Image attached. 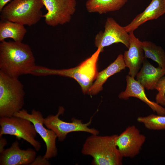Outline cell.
Returning a JSON list of instances; mask_svg holds the SVG:
<instances>
[{
    "mask_svg": "<svg viewBox=\"0 0 165 165\" xmlns=\"http://www.w3.org/2000/svg\"><path fill=\"white\" fill-rule=\"evenodd\" d=\"M27 33L24 25L9 21L1 20L0 22V42L7 38L14 41L22 42Z\"/></svg>",
    "mask_w": 165,
    "mask_h": 165,
    "instance_id": "obj_19",
    "label": "cell"
},
{
    "mask_svg": "<svg viewBox=\"0 0 165 165\" xmlns=\"http://www.w3.org/2000/svg\"><path fill=\"white\" fill-rule=\"evenodd\" d=\"M12 0H0V12L3 8Z\"/></svg>",
    "mask_w": 165,
    "mask_h": 165,
    "instance_id": "obj_25",
    "label": "cell"
},
{
    "mask_svg": "<svg viewBox=\"0 0 165 165\" xmlns=\"http://www.w3.org/2000/svg\"><path fill=\"white\" fill-rule=\"evenodd\" d=\"M31 165H50V163L48 160L44 159L43 156H39L36 157Z\"/></svg>",
    "mask_w": 165,
    "mask_h": 165,
    "instance_id": "obj_23",
    "label": "cell"
},
{
    "mask_svg": "<svg viewBox=\"0 0 165 165\" xmlns=\"http://www.w3.org/2000/svg\"><path fill=\"white\" fill-rule=\"evenodd\" d=\"M14 116L28 120L33 124L37 133L42 138L46 145V152L43 156L44 159L48 160L57 156V136L52 130L44 127L45 118L41 112L33 109L30 114L26 110L22 109Z\"/></svg>",
    "mask_w": 165,
    "mask_h": 165,
    "instance_id": "obj_9",
    "label": "cell"
},
{
    "mask_svg": "<svg viewBox=\"0 0 165 165\" xmlns=\"http://www.w3.org/2000/svg\"><path fill=\"white\" fill-rule=\"evenodd\" d=\"M0 137L3 135L15 136L18 139H22L39 151L41 147L36 140L37 133L33 124L29 120L14 116L10 117H0Z\"/></svg>",
    "mask_w": 165,
    "mask_h": 165,
    "instance_id": "obj_6",
    "label": "cell"
},
{
    "mask_svg": "<svg viewBox=\"0 0 165 165\" xmlns=\"http://www.w3.org/2000/svg\"><path fill=\"white\" fill-rule=\"evenodd\" d=\"M0 153V165H31L36 155V151L32 149H21L17 141Z\"/></svg>",
    "mask_w": 165,
    "mask_h": 165,
    "instance_id": "obj_12",
    "label": "cell"
},
{
    "mask_svg": "<svg viewBox=\"0 0 165 165\" xmlns=\"http://www.w3.org/2000/svg\"><path fill=\"white\" fill-rule=\"evenodd\" d=\"M165 13V0H152L145 10L137 15L124 28L129 33L134 32L146 21L157 19Z\"/></svg>",
    "mask_w": 165,
    "mask_h": 165,
    "instance_id": "obj_15",
    "label": "cell"
},
{
    "mask_svg": "<svg viewBox=\"0 0 165 165\" xmlns=\"http://www.w3.org/2000/svg\"><path fill=\"white\" fill-rule=\"evenodd\" d=\"M64 111V107L60 106L56 114L49 115L44 119V126L55 134L59 141H63L67 134L71 132H83L91 134H99V131L98 130L89 127L93 116L88 122L86 123H83L81 120L75 118L72 119L71 122H67L59 118V116L63 115Z\"/></svg>",
    "mask_w": 165,
    "mask_h": 165,
    "instance_id": "obj_7",
    "label": "cell"
},
{
    "mask_svg": "<svg viewBox=\"0 0 165 165\" xmlns=\"http://www.w3.org/2000/svg\"><path fill=\"white\" fill-rule=\"evenodd\" d=\"M30 47L22 42L0 43V71L10 77L17 78L30 74L36 65Z\"/></svg>",
    "mask_w": 165,
    "mask_h": 165,
    "instance_id": "obj_1",
    "label": "cell"
},
{
    "mask_svg": "<svg viewBox=\"0 0 165 165\" xmlns=\"http://www.w3.org/2000/svg\"><path fill=\"white\" fill-rule=\"evenodd\" d=\"M126 67L123 55L119 54L113 62L98 73L95 80L90 88L88 94L91 96L97 94L102 90L103 84L110 77L120 72Z\"/></svg>",
    "mask_w": 165,
    "mask_h": 165,
    "instance_id": "obj_17",
    "label": "cell"
},
{
    "mask_svg": "<svg viewBox=\"0 0 165 165\" xmlns=\"http://www.w3.org/2000/svg\"><path fill=\"white\" fill-rule=\"evenodd\" d=\"M117 135L91 134L86 140L81 152L83 155L92 157L93 165H122L123 157L116 144Z\"/></svg>",
    "mask_w": 165,
    "mask_h": 165,
    "instance_id": "obj_3",
    "label": "cell"
},
{
    "mask_svg": "<svg viewBox=\"0 0 165 165\" xmlns=\"http://www.w3.org/2000/svg\"><path fill=\"white\" fill-rule=\"evenodd\" d=\"M44 6L42 0H12L0 12L1 20L31 26L43 17Z\"/></svg>",
    "mask_w": 165,
    "mask_h": 165,
    "instance_id": "obj_4",
    "label": "cell"
},
{
    "mask_svg": "<svg viewBox=\"0 0 165 165\" xmlns=\"http://www.w3.org/2000/svg\"><path fill=\"white\" fill-rule=\"evenodd\" d=\"M130 41L129 33L124 27L121 26L113 18L108 17L105 23L104 31H101L96 35L94 44L97 48L101 47L103 51L104 47L119 43L128 49Z\"/></svg>",
    "mask_w": 165,
    "mask_h": 165,
    "instance_id": "obj_10",
    "label": "cell"
},
{
    "mask_svg": "<svg viewBox=\"0 0 165 165\" xmlns=\"http://www.w3.org/2000/svg\"><path fill=\"white\" fill-rule=\"evenodd\" d=\"M126 80V89L119 94V98L127 100L130 97L137 98L146 104L157 114L165 115V108L156 102L149 100L145 94L144 87L134 77L127 75Z\"/></svg>",
    "mask_w": 165,
    "mask_h": 165,
    "instance_id": "obj_14",
    "label": "cell"
},
{
    "mask_svg": "<svg viewBox=\"0 0 165 165\" xmlns=\"http://www.w3.org/2000/svg\"><path fill=\"white\" fill-rule=\"evenodd\" d=\"M130 41L128 50L124 52L123 58L129 69V75L134 78L139 72L145 58L142 42L136 38L133 32L129 33Z\"/></svg>",
    "mask_w": 165,
    "mask_h": 165,
    "instance_id": "obj_13",
    "label": "cell"
},
{
    "mask_svg": "<svg viewBox=\"0 0 165 165\" xmlns=\"http://www.w3.org/2000/svg\"><path fill=\"white\" fill-rule=\"evenodd\" d=\"M128 0H88L85 4L87 11L90 13L103 14L117 11L121 9Z\"/></svg>",
    "mask_w": 165,
    "mask_h": 165,
    "instance_id": "obj_18",
    "label": "cell"
},
{
    "mask_svg": "<svg viewBox=\"0 0 165 165\" xmlns=\"http://www.w3.org/2000/svg\"><path fill=\"white\" fill-rule=\"evenodd\" d=\"M137 120L148 130H165V115L151 114L146 116L138 117Z\"/></svg>",
    "mask_w": 165,
    "mask_h": 165,
    "instance_id": "obj_21",
    "label": "cell"
},
{
    "mask_svg": "<svg viewBox=\"0 0 165 165\" xmlns=\"http://www.w3.org/2000/svg\"><path fill=\"white\" fill-rule=\"evenodd\" d=\"M142 46L145 58H149L156 62L159 67L165 68V52L160 46L149 41L142 42Z\"/></svg>",
    "mask_w": 165,
    "mask_h": 165,
    "instance_id": "obj_20",
    "label": "cell"
},
{
    "mask_svg": "<svg viewBox=\"0 0 165 165\" xmlns=\"http://www.w3.org/2000/svg\"><path fill=\"white\" fill-rule=\"evenodd\" d=\"M146 138L135 126L132 125L117 135L116 144L123 157L133 158L139 154Z\"/></svg>",
    "mask_w": 165,
    "mask_h": 165,
    "instance_id": "obj_11",
    "label": "cell"
},
{
    "mask_svg": "<svg viewBox=\"0 0 165 165\" xmlns=\"http://www.w3.org/2000/svg\"><path fill=\"white\" fill-rule=\"evenodd\" d=\"M7 143L6 140L5 138H3L2 136L0 137V152L5 149L4 148Z\"/></svg>",
    "mask_w": 165,
    "mask_h": 165,
    "instance_id": "obj_24",
    "label": "cell"
},
{
    "mask_svg": "<svg viewBox=\"0 0 165 165\" xmlns=\"http://www.w3.org/2000/svg\"><path fill=\"white\" fill-rule=\"evenodd\" d=\"M155 89L158 91L155 97L156 102L162 106H165V76L159 80Z\"/></svg>",
    "mask_w": 165,
    "mask_h": 165,
    "instance_id": "obj_22",
    "label": "cell"
},
{
    "mask_svg": "<svg viewBox=\"0 0 165 165\" xmlns=\"http://www.w3.org/2000/svg\"><path fill=\"white\" fill-rule=\"evenodd\" d=\"M102 52L101 47H99L90 57L73 68L54 69L36 65L31 74L40 76L58 75L73 79L79 84L83 93L88 94L98 74L97 62L100 54Z\"/></svg>",
    "mask_w": 165,
    "mask_h": 165,
    "instance_id": "obj_2",
    "label": "cell"
},
{
    "mask_svg": "<svg viewBox=\"0 0 165 165\" xmlns=\"http://www.w3.org/2000/svg\"><path fill=\"white\" fill-rule=\"evenodd\" d=\"M25 93L18 78L0 71V117H10L22 109Z\"/></svg>",
    "mask_w": 165,
    "mask_h": 165,
    "instance_id": "obj_5",
    "label": "cell"
},
{
    "mask_svg": "<svg viewBox=\"0 0 165 165\" xmlns=\"http://www.w3.org/2000/svg\"><path fill=\"white\" fill-rule=\"evenodd\" d=\"M145 58L140 70L136 75V79L147 90L155 89L159 80L165 75V68H156Z\"/></svg>",
    "mask_w": 165,
    "mask_h": 165,
    "instance_id": "obj_16",
    "label": "cell"
},
{
    "mask_svg": "<svg viewBox=\"0 0 165 165\" xmlns=\"http://www.w3.org/2000/svg\"><path fill=\"white\" fill-rule=\"evenodd\" d=\"M47 12L43 15L46 23L54 27L69 23L75 13L76 0H42Z\"/></svg>",
    "mask_w": 165,
    "mask_h": 165,
    "instance_id": "obj_8",
    "label": "cell"
}]
</instances>
